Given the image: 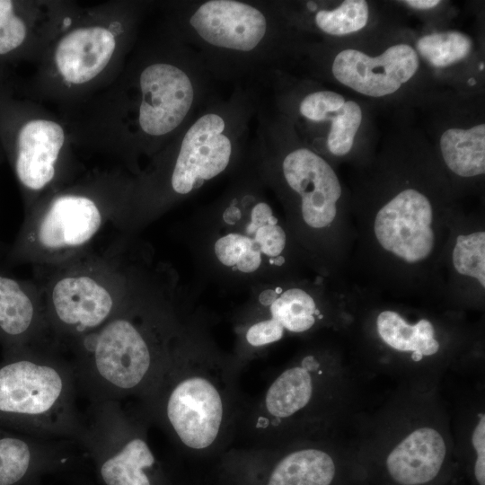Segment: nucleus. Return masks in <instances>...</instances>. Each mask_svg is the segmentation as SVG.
I'll return each instance as SVG.
<instances>
[{
	"label": "nucleus",
	"mask_w": 485,
	"mask_h": 485,
	"mask_svg": "<svg viewBox=\"0 0 485 485\" xmlns=\"http://www.w3.org/2000/svg\"><path fill=\"white\" fill-rule=\"evenodd\" d=\"M361 121L360 106L353 101H346L330 119V126L325 137L327 150L337 156L347 154L353 146Z\"/></svg>",
	"instance_id": "obj_24"
},
{
	"label": "nucleus",
	"mask_w": 485,
	"mask_h": 485,
	"mask_svg": "<svg viewBox=\"0 0 485 485\" xmlns=\"http://www.w3.org/2000/svg\"><path fill=\"white\" fill-rule=\"evenodd\" d=\"M419 59L410 45L401 43L377 57L347 48L335 55L331 65L340 84L366 96L384 97L398 91L418 71Z\"/></svg>",
	"instance_id": "obj_17"
},
{
	"label": "nucleus",
	"mask_w": 485,
	"mask_h": 485,
	"mask_svg": "<svg viewBox=\"0 0 485 485\" xmlns=\"http://www.w3.org/2000/svg\"><path fill=\"white\" fill-rule=\"evenodd\" d=\"M132 181L119 169L94 170L43 195L24 211L8 262L50 268L84 253L107 224L116 225Z\"/></svg>",
	"instance_id": "obj_7"
},
{
	"label": "nucleus",
	"mask_w": 485,
	"mask_h": 485,
	"mask_svg": "<svg viewBox=\"0 0 485 485\" xmlns=\"http://www.w3.org/2000/svg\"><path fill=\"white\" fill-rule=\"evenodd\" d=\"M198 54L163 23L137 40L119 75L69 108L72 143L120 159L135 176L139 159L167 146L215 93Z\"/></svg>",
	"instance_id": "obj_1"
},
{
	"label": "nucleus",
	"mask_w": 485,
	"mask_h": 485,
	"mask_svg": "<svg viewBox=\"0 0 485 485\" xmlns=\"http://www.w3.org/2000/svg\"><path fill=\"white\" fill-rule=\"evenodd\" d=\"M240 372L233 357H224L183 327L137 409L183 454L218 457L237 436L245 404Z\"/></svg>",
	"instance_id": "obj_2"
},
{
	"label": "nucleus",
	"mask_w": 485,
	"mask_h": 485,
	"mask_svg": "<svg viewBox=\"0 0 485 485\" xmlns=\"http://www.w3.org/2000/svg\"><path fill=\"white\" fill-rule=\"evenodd\" d=\"M251 87L214 93L149 165L133 177L119 227L154 215L231 169L242 156L259 108Z\"/></svg>",
	"instance_id": "obj_3"
},
{
	"label": "nucleus",
	"mask_w": 485,
	"mask_h": 485,
	"mask_svg": "<svg viewBox=\"0 0 485 485\" xmlns=\"http://www.w3.org/2000/svg\"><path fill=\"white\" fill-rule=\"evenodd\" d=\"M68 128L41 107L20 127L13 166L22 188L25 210L71 177Z\"/></svg>",
	"instance_id": "obj_13"
},
{
	"label": "nucleus",
	"mask_w": 485,
	"mask_h": 485,
	"mask_svg": "<svg viewBox=\"0 0 485 485\" xmlns=\"http://www.w3.org/2000/svg\"><path fill=\"white\" fill-rule=\"evenodd\" d=\"M217 485H335L339 467L316 446L228 448L218 456Z\"/></svg>",
	"instance_id": "obj_11"
},
{
	"label": "nucleus",
	"mask_w": 485,
	"mask_h": 485,
	"mask_svg": "<svg viewBox=\"0 0 485 485\" xmlns=\"http://www.w3.org/2000/svg\"><path fill=\"white\" fill-rule=\"evenodd\" d=\"M472 45V40L467 34L448 31L424 35L418 40L416 47L429 65L445 67L466 58Z\"/></svg>",
	"instance_id": "obj_22"
},
{
	"label": "nucleus",
	"mask_w": 485,
	"mask_h": 485,
	"mask_svg": "<svg viewBox=\"0 0 485 485\" xmlns=\"http://www.w3.org/2000/svg\"><path fill=\"white\" fill-rule=\"evenodd\" d=\"M182 329L171 307L137 283L107 322L66 347L79 393L89 402L138 400L159 375Z\"/></svg>",
	"instance_id": "obj_4"
},
{
	"label": "nucleus",
	"mask_w": 485,
	"mask_h": 485,
	"mask_svg": "<svg viewBox=\"0 0 485 485\" xmlns=\"http://www.w3.org/2000/svg\"><path fill=\"white\" fill-rule=\"evenodd\" d=\"M321 314L314 299L304 290L267 289L258 295L257 306L245 313L238 327L234 361L240 370L267 347L279 341L285 331L302 333L315 324Z\"/></svg>",
	"instance_id": "obj_14"
},
{
	"label": "nucleus",
	"mask_w": 485,
	"mask_h": 485,
	"mask_svg": "<svg viewBox=\"0 0 485 485\" xmlns=\"http://www.w3.org/2000/svg\"><path fill=\"white\" fill-rule=\"evenodd\" d=\"M70 11L57 20L32 24L16 13L13 1L0 0V55L10 53L22 47L27 41L30 34H32L33 27L56 28L61 26Z\"/></svg>",
	"instance_id": "obj_23"
},
{
	"label": "nucleus",
	"mask_w": 485,
	"mask_h": 485,
	"mask_svg": "<svg viewBox=\"0 0 485 485\" xmlns=\"http://www.w3.org/2000/svg\"><path fill=\"white\" fill-rule=\"evenodd\" d=\"M402 3L414 9L427 10L436 7L440 4L438 0H406Z\"/></svg>",
	"instance_id": "obj_27"
},
{
	"label": "nucleus",
	"mask_w": 485,
	"mask_h": 485,
	"mask_svg": "<svg viewBox=\"0 0 485 485\" xmlns=\"http://www.w3.org/2000/svg\"><path fill=\"white\" fill-rule=\"evenodd\" d=\"M163 24L195 50L215 81L265 75L291 47L278 1L179 0L162 3Z\"/></svg>",
	"instance_id": "obj_5"
},
{
	"label": "nucleus",
	"mask_w": 485,
	"mask_h": 485,
	"mask_svg": "<svg viewBox=\"0 0 485 485\" xmlns=\"http://www.w3.org/2000/svg\"><path fill=\"white\" fill-rule=\"evenodd\" d=\"M150 5L121 1L72 10L39 57L40 97L71 108L111 83L137 43Z\"/></svg>",
	"instance_id": "obj_6"
},
{
	"label": "nucleus",
	"mask_w": 485,
	"mask_h": 485,
	"mask_svg": "<svg viewBox=\"0 0 485 485\" xmlns=\"http://www.w3.org/2000/svg\"><path fill=\"white\" fill-rule=\"evenodd\" d=\"M453 264L458 273L475 278L485 287V233L457 236L453 250Z\"/></svg>",
	"instance_id": "obj_25"
},
{
	"label": "nucleus",
	"mask_w": 485,
	"mask_h": 485,
	"mask_svg": "<svg viewBox=\"0 0 485 485\" xmlns=\"http://www.w3.org/2000/svg\"><path fill=\"white\" fill-rule=\"evenodd\" d=\"M119 249L91 248L58 266L36 269L48 329L62 351L107 322L138 283Z\"/></svg>",
	"instance_id": "obj_9"
},
{
	"label": "nucleus",
	"mask_w": 485,
	"mask_h": 485,
	"mask_svg": "<svg viewBox=\"0 0 485 485\" xmlns=\"http://www.w3.org/2000/svg\"><path fill=\"white\" fill-rule=\"evenodd\" d=\"M72 440L45 439L0 426V485H40L41 477L79 466L84 454Z\"/></svg>",
	"instance_id": "obj_15"
},
{
	"label": "nucleus",
	"mask_w": 485,
	"mask_h": 485,
	"mask_svg": "<svg viewBox=\"0 0 485 485\" xmlns=\"http://www.w3.org/2000/svg\"><path fill=\"white\" fill-rule=\"evenodd\" d=\"M446 166L462 177H474L485 172V125L470 128H448L439 141Z\"/></svg>",
	"instance_id": "obj_20"
},
{
	"label": "nucleus",
	"mask_w": 485,
	"mask_h": 485,
	"mask_svg": "<svg viewBox=\"0 0 485 485\" xmlns=\"http://www.w3.org/2000/svg\"><path fill=\"white\" fill-rule=\"evenodd\" d=\"M445 455L441 434L431 428H419L389 453L385 471L395 485H428L441 473Z\"/></svg>",
	"instance_id": "obj_19"
},
{
	"label": "nucleus",
	"mask_w": 485,
	"mask_h": 485,
	"mask_svg": "<svg viewBox=\"0 0 485 485\" xmlns=\"http://www.w3.org/2000/svg\"><path fill=\"white\" fill-rule=\"evenodd\" d=\"M432 219L428 198L416 190L406 189L378 211L374 231L384 250L413 263L428 257L433 250Z\"/></svg>",
	"instance_id": "obj_16"
},
{
	"label": "nucleus",
	"mask_w": 485,
	"mask_h": 485,
	"mask_svg": "<svg viewBox=\"0 0 485 485\" xmlns=\"http://www.w3.org/2000/svg\"><path fill=\"white\" fill-rule=\"evenodd\" d=\"M0 347L3 354L54 343L38 284L0 270Z\"/></svg>",
	"instance_id": "obj_18"
},
{
	"label": "nucleus",
	"mask_w": 485,
	"mask_h": 485,
	"mask_svg": "<svg viewBox=\"0 0 485 485\" xmlns=\"http://www.w3.org/2000/svg\"><path fill=\"white\" fill-rule=\"evenodd\" d=\"M79 394L72 364L60 349L29 348L3 354L1 427L40 438L76 442L83 418Z\"/></svg>",
	"instance_id": "obj_8"
},
{
	"label": "nucleus",
	"mask_w": 485,
	"mask_h": 485,
	"mask_svg": "<svg viewBox=\"0 0 485 485\" xmlns=\"http://www.w3.org/2000/svg\"><path fill=\"white\" fill-rule=\"evenodd\" d=\"M148 426L119 401L89 402L76 443L100 485H176L151 447Z\"/></svg>",
	"instance_id": "obj_10"
},
{
	"label": "nucleus",
	"mask_w": 485,
	"mask_h": 485,
	"mask_svg": "<svg viewBox=\"0 0 485 485\" xmlns=\"http://www.w3.org/2000/svg\"><path fill=\"white\" fill-rule=\"evenodd\" d=\"M377 331L381 339L391 348L423 356H431L438 351L439 344L434 339L431 322L422 319L414 325L407 323L397 313L382 312L376 320Z\"/></svg>",
	"instance_id": "obj_21"
},
{
	"label": "nucleus",
	"mask_w": 485,
	"mask_h": 485,
	"mask_svg": "<svg viewBox=\"0 0 485 485\" xmlns=\"http://www.w3.org/2000/svg\"><path fill=\"white\" fill-rule=\"evenodd\" d=\"M262 180L246 178L245 207L246 219L240 223L237 207L231 190L220 203L221 217L236 221L241 228L228 231L219 236L214 243V253L225 267L244 274L254 273L263 263V256L270 263L281 265V256L287 236L278 225L270 205L264 198Z\"/></svg>",
	"instance_id": "obj_12"
},
{
	"label": "nucleus",
	"mask_w": 485,
	"mask_h": 485,
	"mask_svg": "<svg viewBox=\"0 0 485 485\" xmlns=\"http://www.w3.org/2000/svg\"><path fill=\"white\" fill-rule=\"evenodd\" d=\"M472 442L477 454L473 465V476L478 485H485V417L483 414L481 415L480 421L473 430Z\"/></svg>",
	"instance_id": "obj_26"
}]
</instances>
